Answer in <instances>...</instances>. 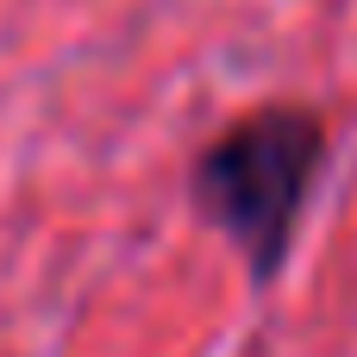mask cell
<instances>
[{"instance_id":"obj_1","label":"cell","mask_w":357,"mask_h":357,"mask_svg":"<svg viewBox=\"0 0 357 357\" xmlns=\"http://www.w3.org/2000/svg\"><path fill=\"white\" fill-rule=\"evenodd\" d=\"M320 163H326V126L307 107H264L195 157L188 195L201 220L238 245L251 276L270 282L295 245Z\"/></svg>"}]
</instances>
